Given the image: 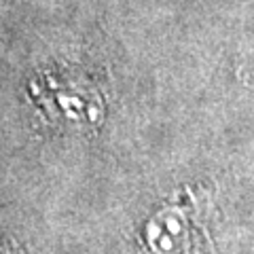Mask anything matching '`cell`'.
I'll use <instances>...</instances> for the list:
<instances>
[{
    "mask_svg": "<svg viewBox=\"0 0 254 254\" xmlns=\"http://www.w3.org/2000/svg\"><path fill=\"white\" fill-rule=\"evenodd\" d=\"M30 95L51 123L78 127L91 121L98 108V95L81 78L64 70H47L30 83Z\"/></svg>",
    "mask_w": 254,
    "mask_h": 254,
    "instance_id": "1",
    "label": "cell"
},
{
    "mask_svg": "<svg viewBox=\"0 0 254 254\" xmlns=\"http://www.w3.org/2000/svg\"><path fill=\"white\" fill-rule=\"evenodd\" d=\"M201 227L195 210L187 205L163 208L148 222V246L155 254H187L199 240Z\"/></svg>",
    "mask_w": 254,
    "mask_h": 254,
    "instance_id": "2",
    "label": "cell"
},
{
    "mask_svg": "<svg viewBox=\"0 0 254 254\" xmlns=\"http://www.w3.org/2000/svg\"><path fill=\"white\" fill-rule=\"evenodd\" d=\"M0 254H13V248L2 240V237H0Z\"/></svg>",
    "mask_w": 254,
    "mask_h": 254,
    "instance_id": "3",
    "label": "cell"
}]
</instances>
